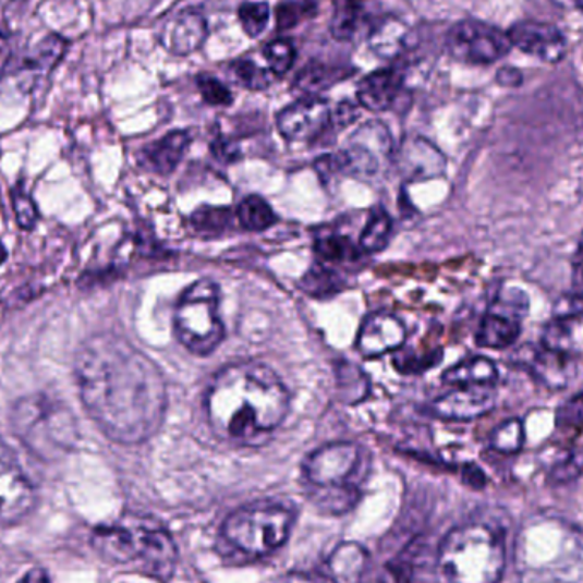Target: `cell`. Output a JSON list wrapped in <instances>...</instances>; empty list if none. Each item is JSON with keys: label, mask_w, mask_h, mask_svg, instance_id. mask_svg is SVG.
Listing matches in <instances>:
<instances>
[{"label": "cell", "mask_w": 583, "mask_h": 583, "mask_svg": "<svg viewBox=\"0 0 583 583\" xmlns=\"http://www.w3.org/2000/svg\"><path fill=\"white\" fill-rule=\"evenodd\" d=\"M356 118L355 106L350 105V102H341L338 106L337 111H335L333 120L335 122L340 123L341 126L350 125Z\"/></svg>", "instance_id": "cell-48"}, {"label": "cell", "mask_w": 583, "mask_h": 583, "mask_svg": "<svg viewBox=\"0 0 583 583\" xmlns=\"http://www.w3.org/2000/svg\"><path fill=\"white\" fill-rule=\"evenodd\" d=\"M268 583H323L317 576L309 575V573H286V575L278 576Z\"/></svg>", "instance_id": "cell-49"}, {"label": "cell", "mask_w": 583, "mask_h": 583, "mask_svg": "<svg viewBox=\"0 0 583 583\" xmlns=\"http://www.w3.org/2000/svg\"><path fill=\"white\" fill-rule=\"evenodd\" d=\"M232 223V211L226 207H202L192 216V226L204 235H222Z\"/></svg>", "instance_id": "cell-32"}, {"label": "cell", "mask_w": 583, "mask_h": 583, "mask_svg": "<svg viewBox=\"0 0 583 583\" xmlns=\"http://www.w3.org/2000/svg\"><path fill=\"white\" fill-rule=\"evenodd\" d=\"M497 392L491 386H467L446 392L432 403V415L446 422H473L494 412Z\"/></svg>", "instance_id": "cell-15"}, {"label": "cell", "mask_w": 583, "mask_h": 583, "mask_svg": "<svg viewBox=\"0 0 583 583\" xmlns=\"http://www.w3.org/2000/svg\"><path fill=\"white\" fill-rule=\"evenodd\" d=\"M190 144H192V135L189 132L174 130L171 134L144 147L141 153L142 165L157 174H171L183 161Z\"/></svg>", "instance_id": "cell-20"}, {"label": "cell", "mask_w": 583, "mask_h": 583, "mask_svg": "<svg viewBox=\"0 0 583 583\" xmlns=\"http://www.w3.org/2000/svg\"><path fill=\"white\" fill-rule=\"evenodd\" d=\"M196 87L201 90L202 98L211 106H231L234 101L231 90L219 78L210 74H201L196 77Z\"/></svg>", "instance_id": "cell-40"}, {"label": "cell", "mask_w": 583, "mask_h": 583, "mask_svg": "<svg viewBox=\"0 0 583 583\" xmlns=\"http://www.w3.org/2000/svg\"><path fill=\"white\" fill-rule=\"evenodd\" d=\"M12 207H14V214H16L17 223L21 229L35 228L38 222V210H36L35 202L29 198L28 193L23 190H16L12 193Z\"/></svg>", "instance_id": "cell-42"}, {"label": "cell", "mask_w": 583, "mask_h": 583, "mask_svg": "<svg viewBox=\"0 0 583 583\" xmlns=\"http://www.w3.org/2000/svg\"><path fill=\"white\" fill-rule=\"evenodd\" d=\"M572 343V328L567 319H556V317L546 325L543 338H541V347L549 352L570 353Z\"/></svg>", "instance_id": "cell-38"}, {"label": "cell", "mask_w": 583, "mask_h": 583, "mask_svg": "<svg viewBox=\"0 0 583 583\" xmlns=\"http://www.w3.org/2000/svg\"><path fill=\"white\" fill-rule=\"evenodd\" d=\"M509 35L483 21H459L447 35L450 57L467 65H491L512 50Z\"/></svg>", "instance_id": "cell-10"}, {"label": "cell", "mask_w": 583, "mask_h": 583, "mask_svg": "<svg viewBox=\"0 0 583 583\" xmlns=\"http://www.w3.org/2000/svg\"><path fill=\"white\" fill-rule=\"evenodd\" d=\"M367 564L368 555L364 546L343 543L329 556V576L335 583H361Z\"/></svg>", "instance_id": "cell-23"}, {"label": "cell", "mask_w": 583, "mask_h": 583, "mask_svg": "<svg viewBox=\"0 0 583 583\" xmlns=\"http://www.w3.org/2000/svg\"><path fill=\"white\" fill-rule=\"evenodd\" d=\"M337 388L338 396L343 403H359L368 394V379L356 365H337Z\"/></svg>", "instance_id": "cell-28"}, {"label": "cell", "mask_w": 583, "mask_h": 583, "mask_svg": "<svg viewBox=\"0 0 583 583\" xmlns=\"http://www.w3.org/2000/svg\"><path fill=\"white\" fill-rule=\"evenodd\" d=\"M462 479L471 488H483L486 485L485 473L476 464H466L464 466V470H462Z\"/></svg>", "instance_id": "cell-46"}, {"label": "cell", "mask_w": 583, "mask_h": 583, "mask_svg": "<svg viewBox=\"0 0 583 583\" xmlns=\"http://www.w3.org/2000/svg\"><path fill=\"white\" fill-rule=\"evenodd\" d=\"M5 258H8V251H5V247L0 243V263H4Z\"/></svg>", "instance_id": "cell-54"}, {"label": "cell", "mask_w": 583, "mask_h": 583, "mask_svg": "<svg viewBox=\"0 0 583 583\" xmlns=\"http://www.w3.org/2000/svg\"><path fill=\"white\" fill-rule=\"evenodd\" d=\"M527 359H522V364L527 367L541 384L549 389H563L572 377V359L570 353H556L549 350L531 349Z\"/></svg>", "instance_id": "cell-21"}, {"label": "cell", "mask_w": 583, "mask_h": 583, "mask_svg": "<svg viewBox=\"0 0 583 583\" xmlns=\"http://www.w3.org/2000/svg\"><path fill=\"white\" fill-rule=\"evenodd\" d=\"M525 442V428L522 420L510 418L500 423L491 435H489V446L500 454L513 456L521 452Z\"/></svg>", "instance_id": "cell-31"}, {"label": "cell", "mask_w": 583, "mask_h": 583, "mask_svg": "<svg viewBox=\"0 0 583 583\" xmlns=\"http://www.w3.org/2000/svg\"><path fill=\"white\" fill-rule=\"evenodd\" d=\"M68 50V41L59 35H48L41 39L21 63V71L45 74L56 68Z\"/></svg>", "instance_id": "cell-25"}, {"label": "cell", "mask_w": 583, "mask_h": 583, "mask_svg": "<svg viewBox=\"0 0 583 583\" xmlns=\"http://www.w3.org/2000/svg\"><path fill=\"white\" fill-rule=\"evenodd\" d=\"M270 5L267 2H246L238 11L241 26L251 38L262 35L270 23Z\"/></svg>", "instance_id": "cell-37"}, {"label": "cell", "mask_w": 583, "mask_h": 583, "mask_svg": "<svg viewBox=\"0 0 583 583\" xmlns=\"http://www.w3.org/2000/svg\"><path fill=\"white\" fill-rule=\"evenodd\" d=\"M361 2L359 0H333V16H331V35L338 41H349L353 38L361 24Z\"/></svg>", "instance_id": "cell-29"}, {"label": "cell", "mask_w": 583, "mask_h": 583, "mask_svg": "<svg viewBox=\"0 0 583 583\" xmlns=\"http://www.w3.org/2000/svg\"><path fill=\"white\" fill-rule=\"evenodd\" d=\"M392 232V220L388 216V211L382 208H376L371 214L367 226L361 234V246L365 253H379L384 247L388 246L389 238Z\"/></svg>", "instance_id": "cell-30"}, {"label": "cell", "mask_w": 583, "mask_h": 583, "mask_svg": "<svg viewBox=\"0 0 583 583\" xmlns=\"http://www.w3.org/2000/svg\"><path fill=\"white\" fill-rule=\"evenodd\" d=\"M524 583H583V536L563 521H537L519 539Z\"/></svg>", "instance_id": "cell-3"}, {"label": "cell", "mask_w": 583, "mask_h": 583, "mask_svg": "<svg viewBox=\"0 0 583 583\" xmlns=\"http://www.w3.org/2000/svg\"><path fill=\"white\" fill-rule=\"evenodd\" d=\"M220 289L210 278H202L184 290L174 311V331L184 349L193 355L216 352L226 338L219 317Z\"/></svg>", "instance_id": "cell-7"}, {"label": "cell", "mask_w": 583, "mask_h": 583, "mask_svg": "<svg viewBox=\"0 0 583 583\" xmlns=\"http://www.w3.org/2000/svg\"><path fill=\"white\" fill-rule=\"evenodd\" d=\"M491 313L501 314V316L512 317L515 321H521L529 313L527 295L519 289L506 290L498 295L495 301Z\"/></svg>", "instance_id": "cell-39"}, {"label": "cell", "mask_w": 583, "mask_h": 583, "mask_svg": "<svg viewBox=\"0 0 583 583\" xmlns=\"http://www.w3.org/2000/svg\"><path fill=\"white\" fill-rule=\"evenodd\" d=\"M498 84L506 87H517L522 84V74L513 68H503L497 74Z\"/></svg>", "instance_id": "cell-47"}, {"label": "cell", "mask_w": 583, "mask_h": 583, "mask_svg": "<svg viewBox=\"0 0 583 583\" xmlns=\"http://www.w3.org/2000/svg\"><path fill=\"white\" fill-rule=\"evenodd\" d=\"M238 220L246 231H267L277 222V214L262 196L250 195L238 207Z\"/></svg>", "instance_id": "cell-27"}, {"label": "cell", "mask_w": 583, "mask_h": 583, "mask_svg": "<svg viewBox=\"0 0 583 583\" xmlns=\"http://www.w3.org/2000/svg\"><path fill=\"white\" fill-rule=\"evenodd\" d=\"M5 65V53H4V39H0V74H2V69Z\"/></svg>", "instance_id": "cell-53"}, {"label": "cell", "mask_w": 583, "mask_h": 583, "mask_svg": "<svg viewBox=\"0 0 583 583\" xmlns=\"http://www.w3.org/2000/svg\"><path fill=\"white\" fill-rule=\"evenodd\" d=\"M232 72L241 86L250 90H265L274 84L275 75L270 69H262L253 60L241 59L232 63Z\"/></svg>", "instance_id": "cell-36"}, {"label": "cell", "mask_w": 583, "mask_h": 583, "mask_svg": "<svg viewBox=\"0 0 583 583\" xmlns=\"http://www.w3.org/2000/svg\"><path fill=\"white\" fill-rule=\"evenodd\" d=\"M576 250H579V253H583V231L582 234H580L579 246H576Z\"/></svg>", "instance_id": "cell-55"}, {"label": "cell", "mask_w": 583, "mask_h": 583, "mask_svg": "<svg viewBox=\"0 0 583 583\" xmlns=\"http://www.w3.org/2000/svg\"><path fill=\"white\" fill-rule=\"evenodd\" d=\"M11 427L17 439L45 461L63 458L77 442L74 413L45 394L24 396L12 406Z\"/></svg>", "instance_id": "cell-6"}, {"label": "cell", "mask_w": 583, "mask_h": 583, "mask_svg": "<svg viewBox=\"0 0 583 583\" xmlns=\"http://www.w3.org/2000/svg\"><path fill=\"white\" fill-rule=\"evenodd\" d=\"M307 4L301 2H282L277 8V26L280 29L295 28L306 17Z\"/></svg>", "instance_id": "cell-43"}, {"label": "cell", "mask_w": 583, "mask_h": 583, "mask_svg": "<svg viewBox=\"0 0 583 583\" xmlns=\"http://www.w3.org/2000/svg\"><path fill=\"white\" fill-rule=\"evenodd\" d=\"M292 524L294 517L286 507L256 503L231 513L223 522L222 536L244 556L259 558L283 546Z\"/></svg>", "instance_id": "cell-8"}, {"label": "cell", "mask_w": 583, "mask_h": 583, "mask_svg": "<svg viewBox=\"0 0 583 583\" xmlns=\"http://www.w3.org/2000/svg\"><path fill=\"white\" fill-rule=\"evenodd\" d=\"M556 427L561 430H582L583 428V391L564 401L556 410Z\"/></svg>", "instance_id": "cell-41"}, {"label": "cell", "mask_w": 583, "mask_h": 583, "mask_svg": "<svg viewBox=\"0 0 583 583\" xmlns=\"http://www.w3.org/2000/svg\"><path fill=\"white\" fill-rule=\"evenodd\" d=\"M314 247H316L317 255L329 263L352 262V259L359 258V251H361L353 246L349 238L338 234L317 238Z\"/></svg>", "instance_id": "cell-35"}, {"label": "cell", "mask_w": 583, "mask_h": 583, "mask_svg": "<svg viewBox=\"0 0 583 583\" xmlns=\"http://www.w3.org/2000/svg\"><path fill=\"white\" fill-rule=\"evenodd\" d=\"M362 449L353 442H335L319 447L304 461L307 482L316 488L347 486L361 467Z\"/></svg>", "instance_id": "cell-12"}, {"label": "cell", "mask_w": 583, "mask_h": 583, "mask_svg": "<svg viewBox=\"0 0 583 583\" xmlns=\"http://www.w3.org/2000/svg\"><path fill=\"white\" fill-rule=\"evenodd\" d=\"M74 374L86 412L114 442H145L161 427L168 408L165 376L125 338H87L75 355Z\"/></svg>", "instance_id": "cell-1"}, {"label": "cell", "mask_w": 583, "mask_h": 583, "mask_svg": "<svg viewBox=\"0 0 583 583\" xmlns=\"http://www.w3.org/2000/svg\"><path fill=\"white\" fill-rule=\"evenodd\" d=\"M263 56L267 59L268 69L275 77H282L294 68L297 50L290 38H277L265 47Z\"/></svg>", "instance_id": "cell-34"}, {"label": "cell", "mask_w": 583, "mask_h": 583, "mask_svg": "<svg viewBox=\"0 0 583 583\" xmlns=\"http://www.w3.org/2000/svg\"><path fill=\"white\" fill-rule=\"evenodd\" d=\"M394 162L404 177L412 180H430L446 171V156L430 141L410 137L394 156Z\"/></svg>", "instance_id": "cell-18"}, {"label": "cell", "mask_w": 583, "mask_h": 583, "mask_svg": "<svg viewBox=\"0 0 583 583\" xmlns=\"http://www.w3.org/2000/svg\"><path fill=\"white\" fill-rule=\"evenodd\" d=\"M406 341V328L400 317L391 313L368 314L356 335V350L364 359H379L400 350Z\"/></svg>", "instance_id": "cell-16"}, {"label": "cell", "mask_w": 583, "mask_h": 583, "mask_svg": "<svg viewBox=\"0 0 583 583\" xmlns=\"http://www.w3.org/2000/svg\"><path fill=\"white\" fill-rule=\"evenodd\" d=\"M302 289L306 290V294L314 295V297H326V295L338 294L343 289L341 278L335 274L333 270L317 265L311 268L301 280Z\"/></svg>", "instance_id": "cell-33"}, {"label": "cell", "mask_w": 583, "mask_h": 583, "mask_svg": "<svg viewBox=\"0 0 583 583\" xmlns=\"http://www.w3.org/2000/svg\"><path fill=\"white\" fill-rule=\"evenodd\" d=\"M347 69L329 68L325 63L313 62L295 77V89L302 95L316 96L321 90L329 89L335 84L347 77Z\"/></svg>", "instance_id": "cell-26"}, {"label": "cell", "mask_w": 583, "mask_h": 583, "mask_svg": "<svg viewBox=\"0 0 583 583\" xmlns=\"http://www.w3.org/2000/svg\"><path fill=\"white\" fill-rule=\"evenodd\" d=\"M205 408L222 439L255 444L282 425L290 412V392L268 365L238 362L211 379Z\"/></svg>", "instance_id": "cell-2"}, {"label": "cell", "mask_w": 583, "mask_h": 583, "mask_svg": "<svg viewBox=\"0 0 583 583\" xmlns=\"http://www.w3.org/2000/svg\"><path fill=\"white\" fill-rule=\"evenodd\" d=\"M214 153L223 162H232L240 157V149L232 142L226 141V138H220L214 144Z\"/></svg>", "instance_id": "cell-45"}, {"label": "cell", "mask_w": 583, "mask_h": 583, "mask_svg": "<svg viewBox=\"0 0 583 583\" xmlns=\"http://www.w3.org/2000/svg\"><path fill=\"white\" fill-rule=\"evenodd\" d=\"M35 503V486L14 450L0 439V527L23 521Z\"/></svg>", "instance_id": "cell-11"}, {"label": "cell", "mask_w": 583, "mask_h": 583, "mask_svg": "<svg viewBox=\"0 0 583 583\" xmlns=\"http://www.w3.org/2000/svg\"><path fill=\"white\" fill-rule=\"evenodd\" d=\"M555 4L564 9H576V11L583 12V0H552Z\"/></svg>", "instance_id": "cell-52"}, {"label": "cell", "mask_w": 583, "mask_h": 583, "mask_svg": "<svg viewBox=\"0 0 583 583\" xmlns=\"http://www.w3.org/2000/svg\"><path fill=\"white\" fill-rule=\"evenodd\" d=\"M573 287H575V292L583 290V262L576 263L573 268Z\"/></svg>", "instance_id": "cell-51"}, {"label": "cell", "mask_w": 583, "mask_h": 583, "mask_svg": "<svg viewBox=\"0 0 583 583\" xmlns=\"http://www.w3.org/2000/svg\"><path fill=\"white\" fill-rule=\"evenodd\" d=\"M392 156V138L388 126L380 122H368L350 137L349 145L341 153L329 157L335 174L356 178H373Z\"/></svg>", "instance_id": "cell-9"}, {"label": "cell", "mask_w": 583, "mask_h": 583, "mask_svg": "<svg viewBox=\"0 0 583 583\" xmlns=\"http://www.w3.org/2000/svg\"><path fill=\"white\" fill-rule=\"evenodd\" d=\"M17 583H51L50 576L44 568H32L29 572L24 573Z\"/></svg>", "instance_id": "cell-50"}, {"label": "cell", "mask_w": 583, "mask_h": 583, "mask_svg": "<svg viewBox=\"0 0 583 583\" xmlns=\"http://www.w3.org/2000/svg\"><path fill=\"white\" fill-rule=\"evenodd\" d=\"M507 35L512 47L536 57L541 62L558 63L567 56V38L552 24L534 20L519 21Z\"/></svg>", "instance_id": "cell-14"}, {"label": "cell", "mask_w": 583, "mask_h": 583, "mask_svg": "<svg viewBox=\"0 0 583 583\" xmlns=\"http://www.w3.org/2000/svg\"><path fill=\"white\" fill-rule=\"evenodd\" d=\"M521 331V321L489 311L479 323L474 340L482 349L503 350L519 340Z\"/></svg>", "instance_id": "cell-24"}, {"label": "cell", "mask_w": 583, "mask_h": 583, "mask_svg": "<svg viewBox=\"0 0 583 583\" xmlns=\"http://www.w3.org/2000/svg\"><path fill=\"white\" fill-rule=\"evenodd\" d=\"M404 77L400 69H382L362 78L356 99L368 111H388L400 101Z\"/></svg>", "instance_id": "cell-19"}, {"label": "cell", "mask_w": 583, "mask_h": 583, "mask_svg": "<svg viewBox=\"0 0 583 583\" xmlns=\"http://www.w3.org/2000/svg\"><path fill=\"white\" fill-rule=\"evenodd\" d=\"M208 26L201 12L184 9L162 24L159 41L172 56H192L204 47Z\"/></svg>", "instance_id": "cell-17"}, {"label": "cell", "mask_w": 583, "mask_h": 583, "mask_svg": "<svg viewBox=\"0 0 583 583\" xmlns=\"http://www.w3.org/2000/svg\"><path fill=\"white\" fill-rule=\"evenodd\" d=\"M333 123V111L325 99L304 96L277 117L278 132L286 141L313 142Z\"/></svg>", "instance_id": "cell-13"}, {"label": "cell", "mask_w": 583, "mask_h": 583, "mask_svg": "<svg viewBox=\"0 0 583 583\" xmlns=\"http://www.w3.org/2000/svg\"><path fill=\"white\" fill-rule=\"evenodd\" d=\"M498 380V367L488 356H470L442 374V382L454 388L467 386H494Z\"/></svg>", "instance_id": "cell-22"}, {"label": "cell", "mask_w": 583, "mask_h": 583, "mask_svg": "<svg viewBox=\"0 0 583 583\" xmlns=\"http://www.w3.org/2000/svg\"><path fill=\"white\" fill-rule=\"evenodd\" d=\"M583 314V290L573 292V294L564 295L560 301L556 302L552 316L556 319H567L570 321L572 317H579Z\"/></svg>", "instance_id": "cell-44"}, {"label": "cell", "mask_w": 583, "mask_h": 583, "mask_svg": "<svg viewBox=\"0 0 583 583\" xmlns=\"http://www.w3.org/2000/svg\"><path fill=\"white\" fill-rule=\"evenodd\" d=\"M442 583H500L506 570V545L485 524L456 527L444 537L437 558Z\"/></svg>", "instance_id": "cell-5"}, {"label": "cell", "mask_w": 583, "mask_h": 583, "mask_svg": "<svg viewBox=\"0 0 583 583\" xmlns=\"http://www.w3.org/2000/svg\"><path fill=\"white\" fill-rule=\"evenodd\" d=\"M93 548L113 563H138L142 572L168 582L177 567V546L165 529L142 517L125 515L93 531Z\"/></svg>", "instance_id": "cell-4"}]
</instances>
